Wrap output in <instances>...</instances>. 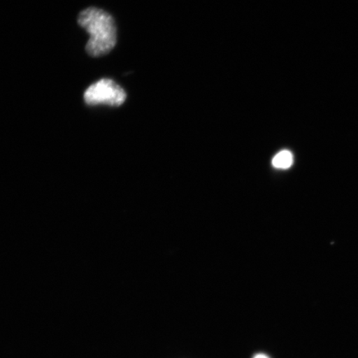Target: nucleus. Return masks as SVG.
<instances>
[{"mask_svg":"<svg viewBox=\"0 0 358 358\" xmlns=\"http://www.w3.org/2000/svg\"><path fill=\"white\" fill-rule=\"evenodd\" d=\"M253 358H270L267 355H264V353H258L256 356H254Z\"/></svg>","mask_w":358,"mask_h":358,"instance_id":"obj_4","label":"nucleus"},{"mask_svg":"<svg viewBox=\"0 0 358 358\" xmlns=\"http://www.w3.org/2000/svg\"><path fill=\"white\" fill-rule=\"evenodd\" d=\"M127 96L124 90L113 80L104 78L87 88L84 100L89 106H120L124 104Z\"/></svg>","mask_w":358,"mask_h":358,"instance_id":"obj_2","label":"nucleus"},{"mask_svg":"<svg viewBox=\"0 0 358 358\" xmlns=\"http://www.w3.org/2000/svg\"><path fill=\"white\" fill-rule=\"evenodd\" d=\"M294 156L289 150H283L277 154L272 160V165L275 169H288L292 166Z\"/></svg>","mask_w":358,"mask_h":358,"instance_id":"obj_3","label":"nucleus"},{"mask_svg":"<svg viewBox=\"0 0 358 358\" xmlns=\"http://www.w3.org/2000/svg\"><path fill=\"white\" fill-rule=\"evenodd\" d=\"M78 24L90 35L86 50L90 56L108 55L117 42V31L113 17L97 8H88L80 13Z\"/></svg>","mask_w":358,"mask_h":358,"instance_id":"obj_1","label":"nucleus"}]
</instances>
